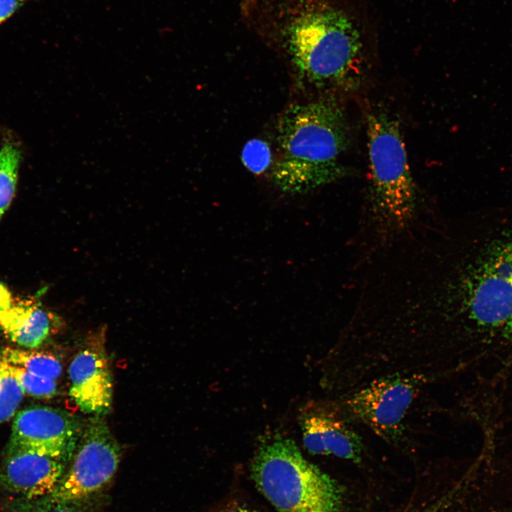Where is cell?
Masks as SVG:
<instances>
[{"instance_id":"obj_1","label":"cell","mask_w":512,"mask_h":512,"mask_svg":"<svg viewBox=\"0 0 512 512\" xmlns=\"http://www.w3.org/2000/svg\"><path fill=\"white\" fill-rule=\"evenodd\" d=\"M277 141L272 178L285 193H308L346 174L341 156L348 144L347 122L341 107L330 99L287 108L277 124Z\"/></svg>"},{"instance_id":"obj_2","label":"cell","mask_w":512,"mask_h":512,"mask_svg":"<svg viewBox=\"0 0 512 512\" xmlns=\"http://www.w3.org/2000/svg\"><path fill=\"white\" fill-rule=\"evenodd\" d=\"M429 302L437 319L463 343L472 327L512 330V240L462 269L445 257L432 276Z\"/></svg>"},{"instance_id":"obj_3","label":"cell","mask_w":512,"mask_h":512,"mask_svg":"<svg viewBox=\"0 0 512 512\" xmlns=\"http://www.w3.org/2000/svg\"><path fill=\"white\" fill-rule=\"evenodd\" d=\"M367 122L370 188L363 225L370 251L406 230L423 210L398 122L382 112L370 113Z\"/></svg>"},{"instance_id":"obj_4","label":"cell","mask_w":512,"mask_h":512,"mask_svg":"<svg viewBox=\"0 0 512 512\" xmlns=\"http://www.w3.org/2000/svg\"><path fill=\"white\" fill-rule=\"evenodd\" d=\"M257 489L278 512H338L341 491L329 475L306 459L294 442L263 443L250 466Z\"/></svg>"},{"instance_id":"obj_5","label":"cell","mask_w":512,"mask_h":512,"mask_svg":"<svg viewBox=\"0 0 512 512\" xmlns=\"http://www.w3.org/2000/svg\"><path fill=\"white\" fill-rule=\"evenodd\" d=\"M433 383L423 375H390L329 401L349 423L363 425L395 449L410 453L415 444L408 416L423 390Z\"/></svg>"},{"instance_id":"obj_6","label":"cell","mask_w":512,"mask_h":512,"mask_svg":"<svg viewBox=\"0 0 512 512\" xmlns=\"http://www.w3.org/2000/svg\"><path fill=\"white\" fill-rule=\"evenodd\" d=\"M120 447L106 422L95 416L80 434L72 464L49 495L17 501L18 512H46L73 503L103 489L113 478L120 462Z\"/></svg>"},{"instance_id":"obj_7","label":"cell","mask_w":512,"mask_h":512,"mask_svg":"<svg viewBox=\"0 0 512 512\" xmlns=\"http://www.w3.org/2000/svg\"><path fill=\"white\" fill-rule=\"evenodd\" d=\"M79 427L65 412L47 406H33L15 417L6 453L27 451L65 462L71 457Z\"/></svg>"},{"instance_id":"obj_8","label":"cell","mask_w":512,"mask_h":512,"mask_svg":"<svg viewBox=\"0 0 512 512\" xmlns=\"http://www.w3.org/2000/svg\"><path fill=\"white\" fill-rule=\"evenodd\" d=\"M299 422L304 445L309 453L333 455L357 464L364 462L368 449L363 438L329 400L307 405L302 411Z\"/></svg>"},{"instance_id":"obj_9","label":"cell","mask_w":512,"mask_h":512,"mask_svg":"<svg viewBox=\"0 0 512 512\" xmlns=\"http://www.w3.org/2000/svg\"><path fill=\"white\" fill-rule=\"evenodd\" d=\"M103 331L90 336L69 367L70 397L83 412L95 416L107 414L112 403V378Z\"/></svg>"},{"instance_id":"obj_10","label":"cell","mask_w":512,"mask_h":512,"mask_svg":"<svg viewBox=\"0 0 512 512\" xmlns=\"http://www.w3.org/2000/svg\"><path fill=\"white\" fill-rule=\"evenodd\" d=\"M64 461L33 452L6 453L0 464V490L31 501L49 495L64 471Z\"/></svg>"},{"instance_id":"obj_11","label":"cell","mask_w":512,"mask_h":512,"mask_svg":"<svg viewBox=\"0 0 512 512\" xmlns=\"http://www.w3.org/2000/svg\"><path fill=\"white\" fill-rule=\"evenodd\" d=\"M62 326L60 317L34 300L12 303L0 309V329L19 346L38 347Z\"/></svg>"},{"instance_id":"obj_12","label":"cell","mask_w":512,"mask_h":512,"mask_svg":"<svg viewBox=\"0 0 512 512\" xmlns=\"http://www.w3.org/2000/svg\"><path fill=\"white\" fill-rule=\"evenodd\" d=\"M0 359L35 375L55 380L62 373V365L58 358L44 351L7 347L1 351Z\"/></svg>"},{"instance_id":"obj_13","label":"cell","mask_w":512,"mask_h":512,"mask_svg":"<svg viewBox=\"0 0 512 512\" xmlns=\"http://www.w3.org/2000/svg\"><path fill=\"white\" fill-rule=\"evenodd\" d=\"M21 160L18 145L11 141L4 142L0 149V219L15 194Z\"/></svg>"},{"instance_id":"obj_14","label":"cell","mask_w":512,"mask_h":512,"mask_svg":"<svg viewBox=\"0 0 512 512\" xmlns=\"http://www.w3.org/2000/svg\"><path fill=\"white\" fill-rule=\"evenodd\" d=\"M23 395L9 365L0 359V424L16 413Z\"/></svg>"},{"instance_id":"obj_15","label":"cell","mask_w":512,"mask_h":512,"mask_svg":"<svg viewBox=\"0 0 512 512\" xmlns=\"http://www.w3.org/2000/svg\"><path fill=\"white\" fill-rule=\"evenodd\" d=\"M9 365L24 394L38 398H48L56 393L55 380L39 376L19 367Z\"/></svg>"},{"instance_id":"obj_16","label":"cell","mask_w":512,"mask_h":512,"mask_svg":"<svg viewBox=\"0 0 512 512\" xmlns=\"http://www.w3.org/2000/svg\"><path fill=\"white\" fill-rule=\"evenodd\" d=\"M241 157L245 166L257 175L265 171L272 161L267 143L258 139H251L245 144Z\"/></svg>"},{"instance_id":"obj_17","label":"cell","mask_w":512,"mask_h":512,"mask_svg":"<svg viewBox=\"0 0 512 512\" xmlns=\"http://www.w3.org/2000/svg\"><path fill=\"white\" fill-rule=\"evenodd\" d=\"M454 498L451 494H446L419 512H453L452 509V503L456 501Z\"/></svg>"},{"instance_id":"obj_18","label":"cell","mask_w":512,"mask_h":512,"mask_svg":"<svg viewBox=\"0 0 512 512\" xmlns=\"http://www.w3.org/2000/svg\"><path fill=\"white\" fill-rule=\"evenodd\" d=\"M28 0H0V23L10 18Z\"/></svg>"},{"instance_id":"obj_19","label":"cell","mask_w":512,"mask_h":512,"mask_svg":"<svg viewBox=\"0 0 512 512\" xmlns=\"http://www.w3.org/2000/svg\"><path fill=\"white\" fill-rule=\"evenodd\" d=\"M12 303L10 292L4 284L0 283V309L10 306Z\"/></svg>"},{"instance_id":"obj_20","label":"cell","mask_w":512,"mask_h":512,"mask_svg":"<svg viewBox=\"0 0 512 512\" xmlns=\"http://www.w3.org/2000/svg\"><path fill=\"white\" fill-rule=\"evenodd\" d=\"M53 512H80L74 507L69 506L68 504L59 506L54 508Z\"/></svg>"}]
</instances>
